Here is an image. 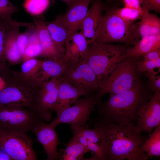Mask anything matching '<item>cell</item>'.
<instances>
[{
	"label": "cell",
	"instance_id": "1",
	"mask_svg": "<svg viewBox=\"0 0 160 160\" xmlns=\"http://www.w3.org/2000/svg\"><path fill=\"white\" fill-rule=\"evenodd\" d=\"M92 126L103 130L105 137V160H146L148 159L142 145L148 137L137 130L131 123L121 125L97 117L91 120Z\"/></svg>",
	"mask_w": 160,
	"mask_h": 160
},
{
	"label": "cell",
	"instance_id": "2",
	"mask_svg": "<svg viewBox=\"0 0 160 160\" xmlns=\"http://www.w3.org/2000/svg\"><path fill=\"white\" fill-rule=\"evenodd\" d=\"M151 92L145 88L139 78L126 92L119 95L110 94L105 101H98L97 117L121 125L134 124L137 121L139 108L153 95Z\"/></svg>",
	"mask_w": 160,
	"mask_h": 160
},
{
	"label": "cell",
	"instance_id": "3",
	"mask_svg": "<svg viewBox=\"0 0 160 160\" xmlns=\"http://www.w3.org/2000/svg\"><path fill=\"white\" fill-rule=\"evenodd\" d=\"M137 25L126 22L111 9L103 15L94 37L88 44L96 41L103 43L120 42L135 44L140 40Z\"/></svg>",
	"mask_w": 160,
	"mask_h": 160
},
{
	"label": "cell",
	"instance_id": "4",
	"mask_svg": "<svg viewBox=\"0 0 160 160\" xmlns=\"http://www.w3.org/2000/svg\"><path fill=\"white\" fill-rule=\"evenodd\" d=\"M138 59L129 58L117 63L99 84L95 93L97 101L108 93L121 94L128 90L139 78L136 62Z\"/></svg>",
	"mask_w": 160,
	"mask_h": 160
},
{
	"label": "cell",
	"instance_id": "5",
	"mask_svg": "<svg viewBox=\"0 0 160 160\" xmlns=\"http://www.w3.org/2000/svg\"><path fill=\"white\" fill-rule=\"evenodd\" d=\"M129 48L125 45L94 41L88 45L81 57L92 69L99 84Z\"/></svg>",
	"mask_w": 160,
	"mask_h": 160
},
{
	"label": "cell",
	"instance_id": "6",
	"mask_svg": "<svg viewBox=\"0 0 160 160\" xmlns=\"http://www.w3.org/2000/svg\"><path fill=\"white\" fill-rule=\"evenodd\" d=\"M42 120L35 111L30 109L0 106V129L6 132L25 133L32 131Z\"/></svg>",
	"mask_w": 160,
	"mask_h": 160
},
{
	"label": "cell",
	"instance_id": "7",
	"mask_svg": "<svg viewBox=\"0 0 160 160\" xmlns=\"http://www.w3.org/2000/svg\"><path fill=\"white\" fill-rule=\"evenodd\" d=\"M97 101L94 93L84 98H79L73 105L70 106L57 114L50 124L55 127L62 123L76 127L86 126Z\"/></svg>",
	"mask_w": 160,
	"mask_h": 160
},
{
	"label": "cell",
	"instance_id": "8",
	"mask_svg": "<svg viewBox=\"0 0 160 160\" xmlns=\"http://www.w3.org/2000/svg\"><path fill=\"white\" fill-rule=\"evenodd\" d=\"M0 148L12 160H36L32 142L25 133L10 132L0 129Z\"/></svg>",
	"mask_w": 160,
	"mask_h": 160
},
{
	"label": "cell",
	"instance_id": "9",
	"mask_svg": "<svg viewBox=\"0 0 160 160\" xmlns=\"http://www.w3.org/2000/svg\"><path fill=\"white\" fill-rule=\"evenodd\" d=\"M73 85L89 95L95 93L99 83L95 73L86 61L80 57L71 61L63 75Z\"/></svg>",
	"mask_w": 160,
	"mask_h": 160
},
{
	"label": "cell",
	"instance_id": "10",
	"mask_svg": "<svg viewBox=\"0 0 160 160\" xmlns=\"http://www.w3.org/2000/svg\"><path fill=\"white\" fill-rule=\"evenodd\" d=\"M63 76L51 78L41 84V88L37 93L35 111L44 121L48 122L52 118Z\"/></svg>",
	"mask_w": 160,
	"mask_h": 160
},
{
	"label": "cell",
	"instance_id": "11",
	"mask_svg": "<svg viewBox=\"0 0 160 160\" xmlns=\"http://www.w3.org/2000/svg\"><path fill=\"white\" fill-rule=\"evenodd\" d=\"M6 82L5 87L0 91V106L25 107L35 111L38 91Z\"/></svg>",
	"mask_w": 160,
	"mask_h": 160
},
{
	"label": "cell",
	"instance_id": "12",
	"mask_svg": "<svg viewBox=\"0 0 160 160\" xmlns=\"http://www.w3.org/2000/svg\"><path fill=\"white\" fill-rule=\"evenodd\" d=\"M137 115V131L149 135L160 124V93H154L148 101L139 108Z\"/></svg>",
	"mask_w": 160,
	"mask_h": 160
},
{
	"label": "cell",
	"instance_id": "13",
	"mask_svg": "<svg viewBox=\"0 0 160 160\" xmlns=\"http://www.w3.org/2000/svg\"><path fill=\"white\" fill-rule=\"evenodd\" d=\"M55 127L50 123L45 124L42 120L36 124L32 131L35 135L36 141L42 145L47 155V160L60 159L63 153L58 152L57 150L60 143Z\"/></svg>",
	"mask_w": 160,
	"mask_h": 160
},
{
	"label": "cell",
	"instance_id": "14",
	"mask_svg": "<svg viewBox=\"0 0 160 160\" xmlns=\"http://www.w3.org/2000/svg\"><path fill=\"white\" fill-rule=\"evenodd\" d=\"M91 0H76L70 7L64 15H59L64 26L69 31L71 36L81 29L88 11Z\"/></svg>",
	"mask_w": 160,
	"mask_h": 160
},
{
	"label": "cell",
	"instance_id": "15",
	"mask_svg": "<svg viewBox=\"0 0 160 160\" xmlns=\"http://www.w3.org/2000/svg\"><path fill=\"white\" fill-rule=\"evenodd\" d=\"M90 95L85 91L73 85L63 76L59 87L55 111L57 114L72 104H74L80 96Z\"/></svg>",
	"mask_w": 160,
	"mask_h": 160
},
{
	"label": "cell",
	"instance_id": "16",
	"mask_svg": "<svg viewBox=\"0 0 160 160\" xmlns=\"http://www.w3.org/2000/svg\"><path fill=\"white\" fill-rule=\"evenodd\" d=\"M37 30L39 42L43 49L42 56L57 59L63 57L64 54L57 49L52 40L48 30L47 23L41 16L33 17Z\"/></svg>",
	"mask_w": 160,
	"mask_h": 160
},
{
	"label": "cell",
	"instance_id": "17",
	"mask_svg": "<svg viewBox=\"0 0 160 160\" xmlns=\"http://www.w3.org/2000/svg\"><path fill=\"white\" fill-rule=\"evenodd\" d=\"M70 61L64 57L57 58H48L42 61L36 79L39 83L53 78L63 76Z\"/></svg>",
	"mask_w": 160,
	"mask_h": 160
},
{
	"label": "cell",
	"instance_id": "18",
	"mask_svg": "<svg viewBox=\"0 0 160 160\" xmlns=\"http://www.w3.org/2000/svg\"><path fill=\"white\" fill-rule=\"evenodd\" d=\"M105 5L102 0H94L82 23L81 29L86 38L95 36L101 20Z\"/></svg>",
	"mask_w": 160,
	"mask_h": 160
},
{
	"label": "cell",
	"instance_id": "19",
	"mask_svg": "<svg viewBox=\"0 0 160 160\" xmlns=\"http://www.w3.org/2000/svg\"><path fill=\"white\" fill-rule=\"evenodd\" d=\"M133 46L129 48L119 59L118 62L129 58L139 59L149 52L160 48V35L143 37Z\"/></svg>",
	"mask_w": 160,
	"mask_h": 160
},
{
	"label": "cell",
	"instance_id": "20",
	"mask_svg": "<svg viewBox=\"0 0 160 160\" xmlns=\"http://www.w3.org/2000/svg\"><path fill=\"white\" fill-rule=\"evenodd\" d=\"M87 40L81 32L75 33L66 41L64 57L69 61L78 60L86 51Z\"/></svg>",
	"mask_w": 160,
	"mask_h": 160
},
{
	"label": "cell",
	"instance_id": "21",
	"mask_svg": "<svg viewBox=\"0 0 160 160\" xmlns=\"http://www.w3.org/2000/svg\"><path fill=\"white\" fill-rule=\"evenodd\" d=\"M19 26H13L6 30L5 36L4 52L6 60L12 63H17L22 59L17 44L20 33Z\"/></svg>",
	"mask_w": 160,
	"mask_h": 160
},
{
	"label": "cell",
	"instance_id": "22",
	"mask_svg": "<svg viewBox=\"0 0 160 160\" xmlns=\"http://www.w3.org/2000/svg\"><path fill=\"white\" fill-rule=\"evenodd\" d=\"M47 25L55 45L64 55L66 41L71 36L69 31L63 25L59 15L53 21L47 23Z\"/></svg>",
	"mask_w": 160,
	"mask_h": 160
},
{
	"label": "cell",
	"instance_id": "23",
	"mask_svg": "<svg viewBox=\"0 0 160 160\" xmlns=\"http://www.w3.org/2000/svg\"><path fill=\"white\" fill-rule=\"evenodd\" d=\"M142 8L143 14L137 25L140 36L160 35V18L155 14L150 13L148 10Z\"/></svg>",
	"mask_w": 160,
	"mask_h": 160
},
{
	"label": "cell",
	"instance_id": "24",
	"mask_svg": "<svg viewBox=\"0 0 160 160\" xmlns=\"http://www.w3.org/2000/svg\"><path fill=\"white\" fill-rule=\"evenodd\" d=\"M71 127L73 133L79 135L85 138L88 141L98 144L104 151L105 144L104 135L100 127L94 126H93V129H91L87 125L80 127L71 126Z\"/></svg>",
	"mask_w": 160,
	"mask_h": 160
},
{
	"label": "cell",
	"instance_id": "25",
	"mask_svg": "<svg viewBox=\"0 0 160 160\" xmlns=\"http://www.w3.org/2000/svg\"><path fill=\"white\" fill-rule=\"evenodd\" d=\"M23 26V23L12 20L5 21L0 19V75L2 77L8 75V70L4 52L5 36L6 31L9 27L13 26Z\"/></svg>",
	"mask_w": 160,
	"mask_h": 160
},
{
	"label": "cell",
	"instance_id": "26",
	"mask_svg": "<svg viewBox=\"0 0 160 160\" xmlns=\"http://www.w3.org/2000/svg\"><path fill=\"white\" fill-rule=\"evenodd\" d=\"M142 145V148L148 158L153 156H160V124L149 135Z\"/></svg>",
	"mask_w": 160,
	"mask_h": 160
},
{
	"label": "cell",
	"instance_id": "27",
	"mask_svg": "<svg viewBox=\"0 0 160 160\" xmlns=\"http://www.w3.org/2000/svg\"><path fill=\"white\" fill-rule=\"evenodd\" d=\"M89 151L86 146L72 138L67 144L60 159L78 160L82 158L83 155Z\"/></svg>",
	"mask_w": 160,
	"mask_h": 160
},
{
	"label": "cell",
	"instance_id": "28",
	"mask_svg": "<svg viewBox=\"0 0 160 160\" xmlns=\"http://www.w3.org/2000/svg\"><path fill=\"white\" fill-rule=\"evenodd\" d=\"M49 0H25L24 7L26 10L33 15H38L48 7Z\"/></svg>",
	"mask_w": 160,
	"mask_h": 160
},
{
	"label": "cell",
	"instance_id": "29",
	"mask_svg": "<svg viewBox=\"0 0 160 160\" xmlns=\"http://www.w3.org/2000/svg\"><path fill=\"white\" fill-rule=\"evenodd\" d=\"M41 61L34 58L25 61L21 66L23 75L27 78L36 79Z\"/></svg>",
	"mask_w": 160,
	"mask_h": 160
},
{
	"label": "cell",
	"instance_id": "30",
	"mask_svg": "<svg viewBox=\"0 0 160 160\" xmlns=\"http://www.w3.org/2000/svg\"><path fill=\"white\" fill-rule=\"evenodd\" d=\"M115 10L118 16L129 23H133L135 20L141 19L143 14V11L125 7L115 9Z\"/></svg>",
	"mask_w": 160,
	"mask_h": 160
},
{
	"label": "cell",
	"instance_id": "31",
	"mask_svg": "<svg viewBox=\"0 0 160 160\" xmlns=\"http://www.w3.org/2000/svg\"><path fill=\"white\" fill-rule=\"evenodd\" d=\"M19 10L9 0H0V19L5 21L11 20L12 15Z\"/></svg>",
	"mask_w": 160,
	"mask_h": 160
},
{
	"label": "cell",
	"instance_id": "32",
	"mask_svg": "<svg viewBox=\"0 0 160 160\" xmlns=\"http://www.w3.org/2000/svg\"><path fill=\"white\" fill-rule=\"evenodd\" d=\"M137 70L139 73L154 71L155 68L160 69V58L153 60H143L136 62Z\"/></svg>",
	"mask_w": 160,
	"mask_h": 160
},
{
	"label": "cell",
	"instance_id": "33",
	"mask_svg": "<svg viewBox=\"0 0 160 160\" xmlns=\"http://www.w3.org/2000/svg\"><path fill=\"white\" fill-rule=\"evenodd\" d=\"M147 78L149 88L154 93H160V76L155 71L144 73Z\"/></svg>",
	"mask_w": 160,
	"mask_h": 160
},
{
	"label": "cell",
	"instance_id": "34",
	"mask_svg": "<svg viewBox=\"0 0 160 160\" xmlns=\"http://www.w3.org/2000/svg\"><path fill=\"white\" fill-rule=\"evenodd\" d=\"M34 24L28 27L27 30L24 33H19L17 38V45L21 54L22 59L24 56L25 50L28 44L29 36L32 27Z\"/></svg>",
	"mask_w": 160,
	"mask_h": 160
},
{
	"label": "cell",
	"instance_id": "35",
	"mask_svg": "<svg viewBox=\"0 0 160 160\" xmlns=\"http://www.w3.org/2000/svg\"><path fill=\"white\" fill-rule=\"evenodd\" d=\"M43 49L40 42L28 45L25 51L23 60L26 61L38 56H42Z\"/></svg>",
	"mask_w": 160,
	"mask_h": 160
},
{
	"label": "cell",
	"instance_id": "36",
	"mask_svg": "<svg viewBox=\"0 0 160 160\" xmlns=\"http://www.w3.org/2000/svg\"><path fill=\"white\" fill-rule=\"evenodd\" d=\"M142 8L149 11L153 10L156 12H160V0H141Z\"/></svg>",
	"mask_w": 160,
	"mask_h": 160
},
{
	"label": "cell",
	"instance_id": "37",
	"mask_svg": "<svg viewBox=\"0 0 160 160\" xmlns=\"http://www.w3.org/2000/svg\"><path fill=\"white\" fill-rule=\"evenodd\" d=\"M124 7L143 11L141 0H122Z\"/></svg>",
	"mask_w": 160,
	"mask_h": 160
},
{
	"label": "cell",
	"instance_id": "38",
	"mask_svg": "<svg viewBox=\"0 0 160 160\" xmlns=\"http://www.w3.org/2000/svg\"><path fill=\"white\" fill-rule=\"evenodd\" d=\"M143 60H153L160 58V48L151 50L145 54Z\"/></svg>",
	"mask_w": 160,
	"mask_h": 160
},
{
	"label": "cell",
	"instance_id": "39",
	"mask_svg": "<svg viewBox=\"0 0 160 160\" xmlns=\"http://www.w3.org/2000/svg\"><path fill=\"white\" fill-rule=\"evenodd\" d=\"M0 160H12L6 152L0 148Z\"/></svg>",
	"mask_w": 160,
	"mask_h": 160
},
{
	"label": "cell",
	"instance_id": "40",
	"mask_svg": "<svg viewBox=\"0 0 160 160\" xmlns=\"http://www.w3.org/2000/svg\"><path fill=\"white\" fill-rule=\"evenodd\" d=\"M6 82L0 76V91L5 87Z\"/></svg>",
	"mask_w": 160,
	"mask_h": 160
},
{
	"label": "cell",
	"instance_id": "41",
	"mask_svg": "<svg viewBox=\"0 0 160 160\" xmlns=\"http://www.w3.org/2000/svg\"><path fill=\"white\" fill-rule=\"evenodd\" d=\"M69 6H70L76 0H61Z\"/></svg>",
	"mask_w": 160,
	"mask_h": 160
},
{
	"label": "cell",
	"instance_id": "42",
	"mask_svg": "<svg viewBox=\"0 0 160 160\" xmlns=\"http://www.w3.org/2000/svg\"><path fill=\"white\" fill-rule=\"evenodd\" d=\"M111 0H107V1L108 2H110Z\"/></svg>",
	"mask_w": 160,
	"mask_h": 160
}]
</instances>
